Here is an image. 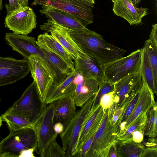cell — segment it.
I'll list each match as a JSON object with an SVG mask.
<instances>
[{
  "label": "cell",
  "instance_id": "obj_1",
  "mask_svg": "<svg viewBox=\"0 0 157 157\" xmlns=\"http://www.w3.org/2000/svg\"><path fill=\"white\" fill-rule=\"evenodd\" d=\"M65 29L84 52L103 65L123 56L127 52L106 42L101 35L86 28L76 30Z\"/></svg>",
  "mask_w": 157,
  "mask_h": 157
},
{
  "label": "cell",
  "instance_id": "obj_2",
  "mask_svg": "<svg viewBox=\"0 0 157 157\" xmlns=\"http://www.w3.org/2000/svg\"><path fill=\"white\" fill-rule=\"evenodd\" d=\"M42 100L34 81L21 97L4 113L21 115L32 124L40 117L46 107Z\"/></svg>",
  "mask_w": 157,
  "mask_h": 157
},
{
  "label": "cell",
  "instance_id": "obj_3",
  "mask_svg": "<svg viewBox=\"0 0 157 157\" xmlns=\"http://www.w3.org/2000/svg\"><path fill=\"white\" fill-rule=\"evenodd\" d=\"M95 96L89 100L76 111L68 125L60 134L62 147L66 152L67 157H73L75 153L80 133L85 123L95 108L92 107Z\"/></svg>",
  "mask_w": 157,
  "mask_h": 157
},
{
  "label": "cell",
  "instance_id": "obj_4",
  "mask_svg": "<svg viewBox=\"0 0 157 157\" xmlns=\"http://www.w3.org/2000/svg\"><path fill=\"white\" fill-rule=\"evenodd\" d=\"M37 147L36 136L32 128L12 131L0 142V157H19L22 151L31 148L36 151Z\"/></svg>",
  "mask_w": 157,
  "mask_h": 157
},
{
  "label": "cell",
  "instance_id": "obj_5",
  "mask_svg": "<svg viewBox=\"0 0 157 157\" xmlns=\"http://www.w3.org/2000/svg\"><path fill=\"white\" fill-rule=\"evenodd\" d=\"M108 110L105 111L103 118L84 157H107L110 147L117 140L119 119L111 126L108 119Z\"/></svg>",
  "mask_w": 157,
  "mask_h": 157
},
{
  "label": "cell",
  "instance_id": "obj_6",
  "mask_svg": "<svg viewBox=\"0 0 157 157\" xmlns=\"http://www.w3.org/2000/svg\"><path fill=\"white\" fill-rule=\"evenodd\" d=\"M48 105L38 119L31 124L30 128L35 133L37 144L36 151L41 157H43L47 146L56 140L59 134L54 129V102Z\"/></svg>",
  "mask_w": 157,
  "mask_h": 157
},
{
  "label": "cell",
  "instance_id": "obj_7",
  "mask_svg": "<svg viewBox=\"0 0 157 157\" xmlns=\"http://www.w3.org/2000/svg\"><path fill=\"white\" fill-rule=\"evenodd\" d=\"M141 51L138 49L104 65L105 81L114 83L131 74L139 71Z\"/></svg>",
  "mask_w": 157,
  "mask_h": 157
},
{
  "label": "cell",
  "instance_id": "obj_8",
  "mask_svg": "<svg viewBox=\"0 0 157 157\" xmlns=\"http://www.w3.org/2000/svg\"><path fill=\"white\" fill-rule=\"evenodd\" d=\"M48 6L68 13L81 20L85 25L93 22L94 4L82 0H34L31 5Z\"/></svg>",
  "mask_w": 157,
  "mask_h": 157
},
{
  "label": "cell",
  "instance_id": "obj_9",
  "mask_svg": "<svg viewBox=\"0 0 157 157\" xmlns=\"http://www.w3.org/2000/svg\"><path fill=\"white\" fill-rule=\"evenodd\" d=\"M5 27L18 34L28 35L36 27V16L28 6L14 10L6 9Z\"/></svg>",
  "mask_w": 157,
  "mask_h": 157
},
{
  "label": "cell",
  "instance_id": "obj_10",
  "mask_svg": "<svg viewBox=\"0 0 157 157\" xmlns=\"http://www.w3.org/2000/svg\"><path fill=\"white\" fill-rule=\"evenodd\" d=\"M29 72L28 59L0 56V86L17 81L25 77Z\"/></svg>",
  "mask_w": 157,
  "mask_h": 157
},
{
  "label": "cell",
  "instance_id": "obj_11",
  "mask_svg": "<svg viewBox=\"0 0 157 157\" xmlns=\"http://www.w3.org/2000/svg\"><path fill=\"white\" fill-rule=\"evenodd\" d=\"M40 29L49 32L64 48L74 61L78 58L85 59L89 56L84 52L70 36L65 29L50 19L40 25Z\"/></svg>",
  "mask_w": 157,
  "mask_h": 157
},
{
  "label": "cell",
  "instance_id": "obj_12",
  "mask_svg": "<svg viewBox=\"0 0 157 157\" xmlns=\"http://www.w3.org/2000/svg\"><path fill=\"white\" fill-rule=\"evenodd\" d=\"M142 84L139 71L128 75L114 83L115 106L121 107L131 94L140 90Z\"/></svg>",
  "mask_w": 157,
  "mask_h": 157
},
{
  "label": "cell",
  "instance_id": "obj_13",
  "mask_svg": "<svg viewBox=\"0 0 157 157\" xmlns=\"http://www.w3.org/2000/svg\"><path fill=\"white\" fill-rule=\"evenodd\" d=\"M155 102L154 94L148 86L143 82L136 102L131 113L125 121L118 127L117 137L137 117L142 114L147 113Z\"/></svg>",
  "mask_w": 157,
  "mask_h": 157
},
{
  "label": "cell",
  "instance_id": "obj_14",
  "mask_svg": "<svg viewBox=\"0 0 157 157\" xmlns=\"http://www.w3.org/2000/svg\"><path fill=\"white\" fill-rule=\"evenodd\" d=\"M28 60L31 76L42 100L45 102L48 93L53 83V79L48 75L36 56H31Z\"/></svg>",
  "mask_w": 157,
  "mask_h": 157
},
{
  "label": "cell",
  "instance_id": "obj_15",
  "mask_svg": "<svg viewBox=\"0 0 157 157\" xmlns=\"http://www.w3.org/2000/svg\"><path fill=\"white\" fill-rule=\"evenodd\" d=\"M5 40L13 50L21 54L25 59L28 60L31 56H37L40 50L35 38L27 35L8 33Z\"/></svg>",
  "mask_w": 157,
  "mask_h": 157
},
{
  "label": "cell",
  "instance_id": "obj_16",
  "mask_svg": "<svg viewBox=\"0 0 157 157\" xmlns=\"http://www.w3.org/2000/svg\"><path fill=\"white\" fill-rule=\"evenodd\" d=\"M76 71L74 79L75 87L71 97L76 106L81 107L96 95L99 84L95 80L84 78L78 72Z\"/></svg>",
  "mask_w": 157,
  "mask_h": 157
},
{
  "label": "cell",
  "instance_id": "obj_17",
  "mask_svg": "<svg viewBox=\"0 0 157 157\" xmlns=\"http://www.w3.org/2000/svg\"><path fill=\"white\" fill-rule=\"evenodd\" d=\"M42 14L63 27L72 30L85 28L82 21L74 15L66 12L47 6H42L39 10Z\"/></svg>",
  "mask_w": 157,
  "mask_h": 157
},
{
  "label": "cell",
  "instance_id": "obj_18",
  "mask_svg": "<svg viewBox=\"0 0 157 157\" xmlns=\"http://www.w3.org/2000/svg\"><path fill=\"white\" fill-rule=\"evenodd\" d=\"M113 3L114 13L124 18L131 25L140 24L143 17L147 14V9L136 7L132 0H116Z\"/></svg>",
  "mask_w": 157,
  "mask_h": 157
},
{
  "label": "cell",
  "instance_id": "obj_19",
  "mask_svg": "<svg viewBox=\"0 0 157 157\" xmlns=\"http://www.w3.org/2000/svg\"><path fill=\"white\" fill-rule=\"evenodd\" d=\"M74 61L75 70L83 77L93 79L99 84L105 81L104 64L89 56L85 59L78 58Z\"/></svg>",
  "mask_w": 157,
  "mask_h": 157
},
{
  "label": "cell",
  "instance_id": "obj_20",
  "mask_svg": "<svg viewBox=\"0 0 157 157\" xmlns=\"http://www.w3.org/2000/svg\"><path fill=\"white\" fill-rule=\"evenodd\" d=\"M105 113V111L100 104L95 108L91 115L85 123L80 133L75 153L87 140L95 134L103 118Z\"/></svg>",
  "mask_w": 157,
  "mask_h": 157
},
{
  "label": "cell",
  "instance_id": "obj_21",
  "mask_svg": "<svg viewBox=\"0 0 157 157\" xmlns=\"http://www.w3.org/2000/svg\"><path fill=\"white\" fill-rule=\"evenodd\" d=\"M54 103V123H61L63 126L64 130L75 116L76 106L71 96L57 100Z\"/></svg>",
  "mask_w": 157,
  "mask_h": 157
},
{
  "label": "cell",
  "instance_id": "obj_22",
  "mask_svg": "<svg viewBox=\"0 0 157 157\" xmlns=\"http://www.w3.org/2000/svg\"><path fill=\"white\" fill-rule=\"evenodd\" d=\"M76 74L75 69L71 74L60 84L56 86H52L48 93L45 102L47 105L56 100L69 96H71L75 87L74 80Z\"/></svg>",
  "mask_w": 157,
  "mask_h": 157
},
{
  "label": "cell",
  "instance_id": "obj_23",
  "mask_svg": "<svg viewBox=\"0 0 157 157\" xmlns=\"http://www.w3.org/2000/svg\"><path fill=\"white\" fill-rule=\"evenodd\" d=\"M141 49V55L139 71L142 82L148 86L154 94H156L157 88L155 85L152 70L148 52L144 47Z\"/></svg>",
  "mask_w": 157,
  "mask_h": 157
},
{
  "label": "cell",
  "instance_id": "obj_24",
  "mask_svg": "<svg viewBox=\"0 0 157 157\" xmlns=\"http://www.w3.org/2000/svg\"><path fill=\"white\" fill-rule=\"evenodd\" d=\"M36 43L51 63L62 74L68 75L74 71V67L70 65L63 59L44 44L38 40H36Z\"/></svg>",
  "mask_w": 157,
  "mask_h": 157
},
{
  "label": "cell",
  "instance_id": "obj_25",
  "mask_svg": "<svg viewBox=\"0 0 157 157\" xmlns=\"http://www.w3.org/2000/svg\"><path fill=\"white\" fill-rule=\"evenodd\" d=\"M37 40L44 44L63 59L70 65L75 67L74 62L72 57L51 35L47 32L40 34L37 37Z\"/></svg>",
  "mask_w": 157,
  "mask_h": 157
},
{
  "label": "cell",
  "instance_id": "obj_26",
  "mask_svg": "<svg viewBox=\"0 0 157 157\" xmlns=\"http://www.w3.org/2000/svg\"><path fill=\"white\" fill-rule=\"evenodd\" d=\"M144 148L143 145L132 139L117 142L118 157H141Z\"/></svg>",
  "mask_w": 157,
  "mask_h": 157
},
{
  "label": "cell",
  "instance_id": "obj_27",
  "mask_svg": "<svg viewBox=\"0 0 157 157\" xmlns=\"http://www.w3.org/2000/svg\"><path fill=\"white\" fill-rule=\"evenodd\" d=\"M1 116L2 120L6 122L10 131L31 128V124L25 117L21 115L4 113Z\"/></svg>",
  "mask_w": 157,
  "mask_h": 157
},
{
  "label": "cell",
  "instance_id": "obj_28",
  "mask_svg": "<svg viewBox=\"0 0 157 157\" xmlns=\"http://www.w3.org/2000/svg\"><path fill=\"white\" fill-rule=\"evenodd\" d=\"M147 115L144 135L150 138H156L157 135V105L156 102L147 112Z\"/></svg>",
  "mask_w": 157,
  "mask_h": 157
},
{
  "label": "cell",
  "instance_id": "obj_29",
  "mask_svg": "<svg viewBox=\"0 0 157 157\" xmlns=\"http://www.w3.org/2000/svg\"><path fill=\"white\" fill-rule=\"evenodd\" d=\"M147 118V113L139 116L122 133L117 136V141L132 139V134L133 132L141 128H145Z\"/></svg>",
  "mask_w": 157,
  "mask_h": 157
},
{
  "label": "cell",
  "instance_id": "obj_30",
  "mask_svg": "<svg viewBox=\"0 0 157 157\" xmlns=\"http://www.w3.org/2000/svg\"><path fill=\"white\" fill-rule=\"evenodd\" d=\"M139 91V90L132 93L124 102L122 106L123 107V112L119 118V126L125 122L131 113L136 102Z\"/></svg>",
  "mask_w": 157,
  "mask_h": 157
},
{
  "label": "cell",
  "instance_id": "obj_31",
  "mask_svg": "<svg viewBox=\"0 0 157 157\" xmlns=\"http://www.w3.org/2000/svg\"><path fill=\"white\" fill-rule=\"evenodd\" d=\"M147 49L152 67L155 85L157 88V49L148 39L145 41L144 47Z\"/></svg>",
  "mask_w": 157,
  "mask_h": 157
},
{
  "label": "cell",
  "instance_id": "obj_32",
  "mask_svg": "<svg viewBox=\"0 0 157 157\" xmlns=\"http://www.w3.org/2000/svg\"><path fill=\"white\" fill-rule=\"evenodd\" d=\"M43 157H67L66 153L55 140L46 148Z\"/></svg>",
  "mask_w": 157,
  "mask_h": 157
},
{
  "label": "cell",
  "instance_id": "obj_33",
  "mask_svg": "<svg viewBox=\"0 0 157 157\" xmlns=\"http://www.w3.org/2000/svg\"><path fill=\"white\" fill-rule=\"evenodd\" d=\"M114 88V83L106 81L99 84L98 89L92 108L97 107L99 104L101 97L104 94L113 91Z\"/></svg>",
  "mask_w": 157,
  "mask_h": 157
},
{
  "label": "cell",
  "instance_id": "obj_34",
  "mask_svg": "<svg viewBox=\"0 0 157 157\" xmlns=\"http://www.w3.org/2000/svg\"><path fill=\"white\" fill-rule=\"evenodd\" d=\"M114 90L104 94L101 98L99 104L105 111L109 108L114 101Z\"/></svg>",
  "mask_w": 157,
  "mask_h": 157
},
{
  "label": "cell",
  "instance_id": "obj_35",
  "mask_svg": "<svg viewBox=\"0 0 157 157\" xmlns=\"http://www.w3.org/2000/svg\"><path fill=\"white\" fill-rule=\"evenodd\" d=\"M95 134L91 137L83 144L81 148L75 154L73 157H85L91 146Z\"/></svg>",
  "mask_w": 157,
  "mask_h": 157
},
{
  "label": "cell",
  "instance_id": "obj_36",
  "mask_svg": "<svg viewBox=\"0 0 157 157\" xmlns=\"http://www.w3.org/2000/svg\"><path fill=\"white\" fill-rule=\"evenodd\" d=\"M141 157H157V145L145 147Z\"/></svg>",
  "mask_w": 157,
  "mask_h": 157
},
{
  "label": "cell",
  "instance_id": "obj_37",
  "mask_svg": "<svg viewBox=\"0 0 157 157\" xmlns=\"http://www.w3.org/2000/svg\"><path fill=\"white\" fill-rule=\"evenodd\" d=\"M145 128H142L133 132L131 136V138L134 142L141 143L143 141L144 135Z\"/></svg>",
  "mask_w": 157,
  "mask_h": 157
},
{
  "label": "cell",
  "instance_id": "obj_38",
  "mask_svg": "<svg viewBox=\"0 0 157 157\" xmlns=\"http://www.w3.org/2000/svg\"><path fill=\"white\" fill-rule=\"evenodd\" d=\"M122 106L118 107L115 106L114 113L112 117L109 121L111 126L113 125L119 119L123 112Z\"/></svg>",
  "mask_w": 157,
  "mask_h": 157
},
{
  "label": "cell",
  "instance_id": "obj_39",
  "mask_svg": "<svg viewBox=\"0 0 157 157\" xmlns=\"http://www.w3.org/2000/svg\"><path fill=\"white\" fill-rule=\"evenodd\" d=\"M153 45L157 49V24L152 25V29L148 39Z\"/></svg>",
  "mask_w": 157,
  "mask_h": 157
},
{
  "label": "cell",
  "instance_id": "obj_40",
  "mask_svg": "<svg viewBox=\"0 0 157 157\" xmlns=\"http://www.w3.org/2000/svg\"><path fill=\"white\" fill-rule=\"evenodd\" d=\"M9 4H6V9L14 10L21 7V0H9Z\"/></svg>",
  "mask_w": 157,
  "mask_h": 157
},
{
  "label": "cell",
  "instance_id": "obj_41",
  "mask_svg": "<svg viewBox=\"0 0 157 157\" xmlns=\"http://www.w3.org/2000/svg\"><path fill=\"white\" fill-rule=\"evenodd\" d=\"M117 140L112 144L109 150L107 157H118L117 150Z\"/></svg>",
  "mask_w": 157,
  "mask_h": 157
},
{
  "label": "cell",
  "instance_id": "obj_42",
  "mask_svg": "<svg viewBox=\"0 0 157 157\" xmlns=\"http://www.w3.org/2000/svg\"><path fill=\"white\" fill-rule=\"evenodd\" d=\"M35 150L33 148L29 149L22 151L19 157H34L33 152Z\"/></svg>",
  "mask_w": 157,
  "mask_h": 157
},
{
  "label": "cell",
  "instance_id": "obj_43",
  "mask_svg": "<svg viewBox=\"0 0 157 157\" xmlns=\"http://www.w3.org/2000/svg\"><path fill=\"white\" fill-rule=\"evenodd\" d=\"M54 129L55 131L58 134L62 133L64 130L63 125L60 123H56L54 124Z\"/></svg>",
  "mask_w": 157,
  "mask_h": 157
},
{
  "label": "cell",
  "instance_id": "obj_44",
  "mask_svg": "<svg viewBox=\"0 0 157 157\" xmlns=\"http://www.w3.org/2000/svg\"><path fill=\"white\" fill-rule=\"evenodd\" d=\"M21 2L22 7L28 6L29 3V0H21Z\"/></svg>",
  "mask_w": 157,
  "mask_h": 157
},
{
  "label": "cell",
  "instance_id": "obj_45",
  "mask_svg": "<svg viewBox=\"0 0 157 157\" xmlns=\"http://www.w3.org/2000/svg\"><path fill=\"white\" fill-rule=\"evenodd\" d=\"M133 4L135 6H136V5L140 3L141 0H132Z\"/></svg>",
  "mask_w": 157,
  "mask_h": 157
},
{
  "label": "cell",
  "instance_id": "obj_46",
  "mask_svg": "<svg viewBox=\"0 0 157 157\" xmlns=\"http://www.w3.org/2000/svg\"><path fill=\"white\" fill-rule=\"evenodd\" d=\"M84 1L87 2H88L94 4V0H82Z\"/></svg>",
  "mask_w": 157,
  "mask_h": 157
},
{
  "label": "cell",
  "instance_id": "obj_47",
  "mask_svg": "<svg viewBox=\"0 0 157 157\" xmlns=\"http://www.w3.org/2000/svg\"><path fill=\"white\" fill-rule=\"evenodd\" d=\"M2 0H0V13L1 11L3 8Z\"/></svg>",
  "mask_w": 157,
  "mask_h": 157
},
{
  "label": "cell",
  "instance_id": "obj_48",
  "mask_svg": "<svg viewBox=\"0 0 157 157\" xmlns=\"http://www.w3.org/2000/svg\"><path fill=\"white\" fill-rule=\"evenodd\" d=\"M3 121L2 120V118L1 117V116H0V128L2 125V122Z\"/></svg>",
  "mask_w": 157,
  "mask_h": 157
},
{
  "label": "cell",
  "instance_id": "obj_49",
  "mask_svg": "<svg viewBox=\"0 0 157 157\" xmlns=\"http://www.w3.org/2000/svg\"><path fill=\"white\" fill-rule=\"evenodd\" d=\"M112 2H113L116 0H112Z\"/></svg>",
  "mask_w": 157,
  "mask_h": 157
},
{
  "label": "cell",
  "instance_id": "obj_50",
  "mask_svg": "<svg viewBox=\"0 0 157 157\" xmlns=\"http://www.w3.org/2000/svg\"><path fill=\"white\" fill-rule=\"evenodd\" d=\"M0 101H1V98H0Z\"/></svg>",
  "mask_w": 157,
  "mask_h": 157
}]
</instances>
